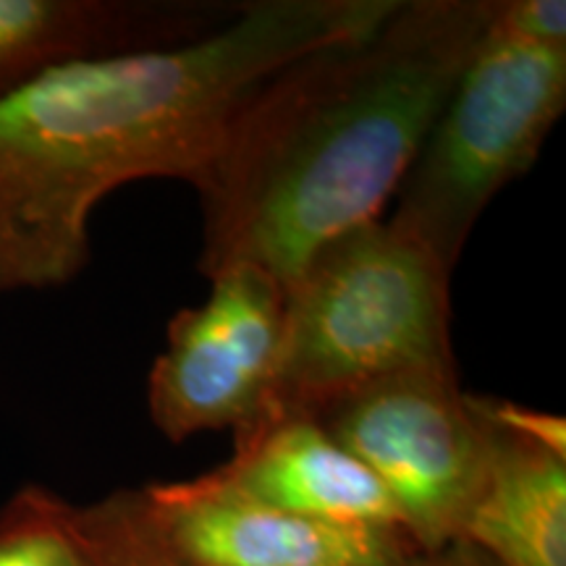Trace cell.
Returning a JSON list of instances; mask_svg holds the SVG:
<instances>
[{"instance_id":"6da1fadb","label":"cell","mask_w":566,"mask_h":566,"mask_svg":"<svg viewBox=\"0 0 566 566\" xmlns=\"http://www.w3.org/2000/svg\"><path fill=\"white\" fill-rule=\"evenodd\" d=\"M399 0H247L179 45L90 55L0 95V294L87 265L92 212L126 184L197 187L275 71L378 27Z\"/></svg>"},{"instance_id":"7a4b0ae2","label":"cell","mask_w":566,"mask_h":566,"mask_svg":"<svg viewBox=\"0 0 566 566\" xmlns=\"http://www.w3.org/2000/svg\"><path fill=\"white\" fill-rule=\"evenodd\" d=\"M495 6L399 0L260 84L195 187L205 279L254 265L286 289L325 242L384 218Z\"/></svg>"},{"instance_id":"3957f363","label":"cell","mask_w":566,"mask_h":566,"mask_svg":"<svg viewBox=\"0 0 566 566\" xmlns=\"http://www.w3.org/2000/svg\"><path fill=\"white\" fill-rule=\"evenodd\" d=\"M451 275L388 218L325 242L283 289L281 352L263 409L317 417L375 380L457 370Z\"/></svg>"},{"instance_id":"277c9868","label":"cell","mask_w":566,"mask_h":566,"mask_svg":"<svg viewBox=\"0 0 566 566\" xmlns=\"http://www.w3.org/2000/svg\"><path fill=\"white\" fill-rule=\"evenodd\" d=\"M564 108L566 48L514 38L491 19L396 189L388 221L454 273L480 216L535 166Z\"/></svg>"},{"instance_id":"5b68a950","label":"cell","mask_w":566,"mask_h":566,"mask_svg":"<svg viewBox=\"0 0 566 566\" xmlns=\"http://www.w3.org/2000/svg\"><path fill=\"white\" fill-rule=\"evenodd\" d=\"M317 422L384 485L415 551L459 543L488 467V430L457 370L375 380Z\"/></svg>"},{"instance_id":"8992f818","label":"cell","mask_w":566,"mask_h":566,"mask_svg":"<svg viewBox=\"0 0 566 566\" xmlns=\"http://www.w3.org/2000/svg\"><path fill=\"white\" fill-rule=\"evenodd\" d=\"M208 300L168 323L147 378L150 420L168 441L252 422L271 394L283 334V286L263 268L210 275Z\"/></svg>"},{"instance_id":"52a82bcc","label":"cell","mask_w":566,"mask_h":566,"mask_svg":"<svg viewBox=\"0 0 566 566\" xmlns=\"http://www.w3.org/2000/svg\"><path fill=\"white\" fill-rule=\"evenodd\" d=\"M142 491L184 566H399L415 551L396 530L334 525L268 506L212 470Z\"/></svg>"},{"instance_id":"ba28073f","label":"cell","mask_w":566,"mask_h":566,"mask_svg":"<svg viewBox=\"0 0 566 566\" xmlns=\"http://www.w3.org/2000/svg\"><path fill=\"white\" fill-rule=\"evenodd\" d=\"M212 475L283 512L401 533L384 485L310 415L263 409L233 433V454Z\"/></svg>"},{"instance_id":"9c48e42d","label":"cell","mask_w":566,"mask_h":566,"mask_svg":"<svg viewBox=\"0 0 566 566\" xmlns=\"http://www.w3.org/2000/svg\"><path fill=\"white\" fill-rule=\"evenodd\" d=\"M247 0H0V95L90 55L202 38Z\"/></svg>"},{"instance_id":"30bf717a","label":"cell","mask_w":566,"mask_h":566,"mask_svg":"<svg viewBox=\"0 0 566 566\" xmlns=\"http://www.w3.org/2000/svg\"><path fill=\"white\" fill-rule=\"evenodd\" d=\"M475 412L488 467L459 543L491 566H566V454Z\"/></svg>"},{"instance_id":"8fae6325","label":"cell","mask_w":566,"mask_h":566,"mask_svg":"<svg viewBox=\"0 0 566 566\" xmlns=\"http://www.w3.org/2000/svg\"><path fill=\"white\" fill-rule=\"evenodd\" d=\"M82 512L61 495L27 485L0 506V566H84Z\"/></svg>"},{"instance_id":"7c38bea8","label":"cell","mask_w":566,"mask_h":566,"mask_svg":"<svg viewBox=\"0 0 566 566\" xmlns=\"http://www.w3.org/2000/svg\"><path fill=\"white\" fill-rule=\"evenodd\" d=\"M84 566H184L155 520L145 491H113L80 506Z\"/></svg>"},{"instance_id":"4fadbf2b","label":"cell","mask_w":566,"mask_h":566,"mask_svg":"<svg viewBox=\"0 0 566 566\" xmlns=\"http://www.w3.org/2000/svg\"><path fill=\"white\" fill-rule=\"evenodd\" d=\"M495 27L535 45L566 48L564 0H499Z\"/></svg>"},{"instance_id":"5bb4252c","label":"cell","mask_w":566,"mask_h":566,"mask_svg":"<svg viewBox=\"0 0 566 566\" xmlns=\"http://www.w3.org/2000/svg\"><path fill=\"white\" fill-rule=\"evenodd\" d=\"M472 401L488 420L499 422L501 428L548 446L556 454H566V422L562 415L530 409L506 399H493V396H472Z\"/></svg>"},{"instance_id":"9a60e30c","label":"cell","mask_w":566,"mask_h":566,"mask_svg":"<svg viewBox=\"0 0 566 566\" xmlns=\"http://www.w3.org/2000/svg\"><path fill=\"white\" fill-rule=\"evenodd\" d=\"M399 566H491L483 556L475 554L464 543H451V546L438 551H412Z\"/></svg>"}]
</instances>
